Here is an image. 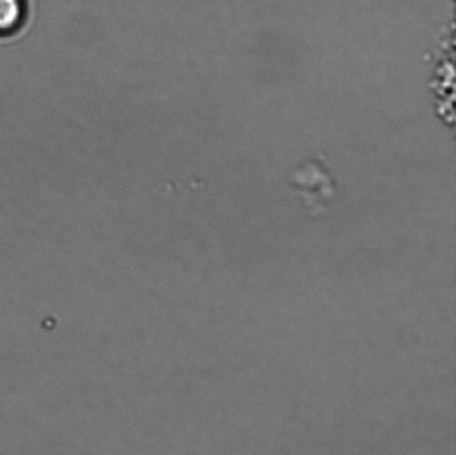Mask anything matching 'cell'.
<instances>
[{
  "mask_svg": "<svg viewBox=\"0 0 456 455\" xmlns=\"http://www.w3.org/2000/svg\"><path fill=\"white\" fill-rule=\"evenodd\" d=\"M25 20L22 0H0V35L15 33Z\"/></svg>",
  "mask_w": 456,
  "mask_h": 455,
  "instance_id": "6da1fadb",
  "label": "cell"
}]
</instances>
